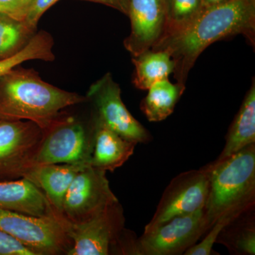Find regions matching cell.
<instances>
[{
    "label": "cell",
    "instance_id": "cell-1",
    "mask_svg": "<svg viewBox=\"0 0 255 255\" xmlns=\"http://www.w3.org/2000/svg\"><path fill=\"white\" fill-rule=\"evenodd\" d=\"M239 34L255 46V0H228L204 8L185 29L152 49L164 50L172 55L175 63L174 78L186 84L189 72L206 48Z\"/></svg>",
    "mask_w": 255,
    "mask_h": 255
},
{
    "label": "cell",
    "instance_id": "cell-2",
    "mask_svg": "<svg viewBox=\"0 0 255 255\" xmlns=\"http://www.w3.org/2000/svg\"><path fill=\"white\" fill-rule=\"evenodd\" d=\"M87 101L43 81L34 70L16 68L0 77V119L31 121L46 129L62 111Z\"/></svg>",
    "mask_w": 255,
    "mask_h": 255
},
{
    "label": "cell",
    "instance_id": "cell-3",
    "mask_svg": "<svg viewBox=\"0 0 255 255\" xmlns=\"http://www.w3.org/2000/svg\"><path fill=\"white\" fill-rule=\"evenodd\" d=\"M209 187L204 211L209 228L223 217L236 221L255 201V144L206 166Z\"/></svg>",
    "mask_w": 255,
    "mask_h": 255
},
{
    "label": "cell",
    "instance_id": "cell-4",
    "mask_svg": "<svg viewBox=\"0 0 255 255\" xmlns=\"http://www.w3.org/2000/svg\"><path fill=\"white\" fill-rule=\"evenodd\" d=\"M0 230L35 255H67L73 245L69 221L60 214L36 216L0 209Z\"/></svg>",
    "mask_w": 255,
    "mask_h": 255
},
{
    "label": "cell",
    "instance_id": "cell-5",
    "mask_svg": "<svg viewBox=\"0 0 255 255\" xmlns=\"http://www.w3.org/2000/svg\"><path fill=\"white\" fill-rule=\"evenodd\" d=\"M210 229L204 208L177 216L135 240L130 255H179L197 243Z\"/></svg>",
    "mask_w": 255,
    "mask_h": 255
},
{
    "label": "cell",
    "instance_id": "cell-6",
    "mask_svg": "<svg viewBox=\"0 0 255 255\" xmlns=\"http://www.w3.org/2000/svg\"><path fill=\"white\" fill-rule=\"evenodd\" d=\"M45 130L31 121L0 119V182L24 178L35 167Z\"/></svg>",
    "mask_w": 255,
    "mask_h": 255
},
{
    "label": "cell",
    "instance_id": "cell-7",
    "mask_svg": "<svg viewBox=\"0 0 255 255\" xmlns=\"http://www.w3.org/2000/svg\"><path fill=\"white\" fill-rule=\"evenodd\" d=\"M94 127L91 130L75 119L55 120L45 130L44 137L35 157L36 166L91 162Z\"/></svg>",
    "mask_w": 255,
    "mask_h": 255
},
{
    "label": "cell",
    "instance_id": "cell-8",
    "mask_svg": "<svg viewBox=\"0 0 255 255\" xmlns=\"http://www.w3.org/2000/svg\"><path fill=\"white\" fill-rule=\"evenodd\" d=\"M124 219L119 202L106 207L81 223L69 222L73 242L68 255H108L119 246L122 252Z\"/></svg>",
    "mask_w": 255,
    "mask_h": 255
},
{
    "label": "cell",
    "instance_id": "cell-9",
    "mask_svg": "<svg viewBox=\"0 0 255 255\" xmlns=\"http://www.w3.org/2000/svg\"><path fill=\"white\" fill-rule=\"evenodd\" d=\"M87 97L93 102L96 116L111 130L137 144L152 140L150 132L132 117L124 105L120 86L110 73L92 84Z\"/></svg>",
    "mask_w": 255,
    "mask_h": 255
},
{
    "label": "cell",
    "instance_id": "cell-10",
    "mask_svg": "<svg viewBox=\"0 0 255 255\" xmlns=\"http://www.w3.org/2000/svg\"><path fill=\"white\" fill-rule=\"evenodd\" d=\"M118 201L105 171L88 165L77 174L69 187L64 199L63 216L69 222L81 223Z\"/></svg>",
    "mask_w": 255,
    "mask_h": 255
},
{
    "label": "cell",
    "instance_id": "cell-11",
    "mask_svg": "<svg viewBox=\"0 0 255 255\" xmlns=\"http://www.w3.org/2000/svg\"><path fill=\"white\" fill-rule=\"evenodd\" d=\"M209 187L205 167L178 174L164 190L155 214L144 231H150L177 216L192 214L204 208Z\"/></svg>",
    "mask_w": 255,
    "mask_h": 255
},
{
    "label": "cell",
    "instance_id": "cell-12",
    "mask_svg": "<svg viewBox=\"0 0 255 255\" xmlns=\"http://www.w3.org/2000/svg\"><path fill=\"white\" fill-rule=\"evenodd\" d=\"M127 15L131 29L124 46L132 57L158 44L165 28L166 0H128Z\"/></svg>",
    "mask_w": 255,
    "mask_h": 255
},
{
    "label": "cell",
    "instance_id": "cell-13",
    "mask_svg": "<svg viewBox=\"0 0 255 255\" xmlns=\"http://www.w3.org/2000/svg\"><path fill=\"white\" fill-rule=\"evenodd\" d=\"M0 209L36 216L60 214L45 193L25 178L0 182Z\"/></svg>",
    "mask_w": 255,
    "mask_h": 255
},
{
    "label": "cell",
    "instance_id": "cell-14",
    "mask_svg": "<svg viewBox=\"0 0 255 255\" xmlns=\"http://www.w3.org/2000/svg\"><path fill=\"white\" fill-rule=\"evenodd\" d=\"M136 145L111 130L95 114L93 152L90 162L92 167L114 172L131 157Z\"/></svg>",
    "mask_w": 255,
    "mask_h": 255
},
{
    "label": "cell",
    "instance_id": "cell-15",
    "mask_svg": "<svg viewBox=\"0 0 255 255\" xmlns=\"http://www.w3.org/2000/svg\"><path fill=\"white\" fill-rule=\"evenodd\" d=\"M87 164H53L36 166L25 179L33 182L46 194L57 212L63 215L65 194L74 178Z\"/></svg>",
    "mask_w": 255,
    "mask_h": 255
},
{
    "label": "cell",
    "instance_id": "cell-16",
    "mask_svg": "<svg viewBox=\"0 0 255 255\" xmlns=\"http://www.w3.org/2000/svg\"><path fill=\"white\" fill-rule=\"evenodd\" d=\"M226 145L216 160L226 158L248 146L255 144V82L247 92L227 135Z\"/></svg>",
    "mask_w": 255,
    "mask_h": 255
},
{
    "label": "cell",
    "instance_id": "cell-17",
    "mask_svg": "<svg viewBox=\"0 0 255 255\" xmlns=\"http://www.w3.org/2000/svg\"><path fill=\"white\" fill-rule=\"evenodd\" d=\"M135 67L132 84L137 89L147 90L155 82L169 78L174 73L175 63L164 50L150 49L132 57Z\"/></svg>",
    "mask_w": 255,
    "mask_h": 255
},
{
    "label": "cell",
    "instance_id": "cell-18",
    "mask_svg": "<svg viewBox=\"0 0 255 255\" xmlns=\"http://www.w3.org/2000/svg\"><path fill=\"white\" fill-rule=\"evenodd\" d=\"M185 84L172 83L169 78L155 82L140 103V110L150 122L164 121L174 112L184 91Z\"/></svg>",
    "mask_w": 255,
    "mask_h": 255
},
{
    "label": "cell",
    "instance_id": "cell-19",
    "mask_svg": "<svg viewBox=\"0 0 255 255\" xmlns=\"http://www.w3.org/2000/svg\"><path fill=\"white\" fill-rule=\"evenodd\" d=\"M166 8L165 28L159 43L185 29L200 14L204 4L203 0H166Z\"/></svg>",
    "mask_w": 255,
    "mask_h": 255
},
{
    "label": "cell",
    "instance_id": "cell-20",
    "mask_svg": "<svg viewBox=\"0 0 255 255\" xmlns=\"http://www.w3.org/2000/svg\"><path fill=\"white\" fill-rule=\"evenodd\" d=\"M33 33L23 21L0 14V59L11 56L21 49Z\"/></svg>",
    "mask_w": 255,
    "mask_h": 255
},
{
    "label": "cell",
    "instance_id": "cell-21",
    "mask_svg": "<svg viewBox=\"0 0 255 255\" xmlns=\"http://www.w3.org/2000/svg\"><path fill=\"white\" fill-rule=\"evenodd\" d=\"M233 222L229 218L223 217L214 223L204 239L199 243H196L189 248L185 253V255H209L212 254L213 247L219 240L220 234L226 226Z\"/></svg>",
    "mask_w": 255,
    "mask_h": 255
},
{
    "label": "cell",
    "instance_id": "cell-22",
    "mask_svg": "<svg viewBox=\"0 0 255 255\" xmlns=\"http://www.w3.org/2000/svg\"><path fill=\"white\" fill-rule=\"evenodd\" d=\"M233 238L231 247L239 254L254 255L255 254V229L254 225H250L241 228Z\"/></svg>",
    "mask_w": 255,
    "mask_h": 255
},
{
    "label": "cell",
    "instance_id": "cell-23",
    "mask_svg": "<svg viewBox=\"0 0 255 255\" xmlns=\"http://www.w3.org/2000/svg\"><path fill=\"white\" fill-rule=\"evenodd\" d=\"M60 0H32L28 4L23 22L34 32L40 18L45 12Z\"/></svg>",
    "mask_w": 255,
    "mask_h": 255
},
{
    "label": "cell",
    "instance_id": "cell-24",
    "mask_svg": "<svg viewBox=\"0 0 255 255\" xmlns=\"http://www.w3.org/2000/svg\"><path fill=\"white\" fill-rule=\"evenodd\" d=\"M0 255H35L16 238L0 230Z\"/></svg>",
    "mask_w": 255,
    "mask_h": 255
},
{
    "label": "cell",
    "instance_id": "cell-25",
    "mask_svg": "<svg viewBox=\"0 0 255 255\" xmlns=\"http://www.w3.org/2000/svg\"><path fill=\"white\" fill-rule=\"evenodd\" d=\"M28 4L26 0H0V14L23 21Z\"/></svg>",
    "mask_w": 255,
    "mask_h": 255
},
{
    "label": "cell",
    "instance_id": "cell-26",
    "mask_svg": "<svg viewBox=\"0 0 255 255\" xmlns=\"http://www.w3.org/2000/svg\"><path fill=\"white\" fill-rule=\"evenodd\" d=\"M94 2L101 3L119 10L121 12L127 15L128 0H87Z\"/></svg>",
    "mask_w": 255,
    "mask_h": 255
},
{
    "label": "cell",
    "instance_id": "cell-27",
    "mask_svg": "<svg viewBox=\"0 0 255 255\" xmlns=\"http://www.w3.org/2000/svg\"><path fill=\"white\" fill-rule=\"evenodd\" d=\"M227 1L228 0H203V4H204V8H206L214 6V5L222 4Z\"/></svg>",
    "mask_w": 255,
    "mask_h": 255
},
{
    "label": "cell",
    "instance_id": "cell-28",
    "mask_svg": "<svg viewBox=\"0 0 255 255\" xmlns=\"http://www.w3.org/2000/svg\"><path fill=\"white\" fill-rule=\"evenodd\" d=\"M26 1H28V3H30V1H31L32 0H26Z\"/></svg>",
    "mask_w": 255,
    "mask_h": 255
}]
</instances>
